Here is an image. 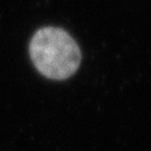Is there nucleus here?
<instances>
[{
  "label": "nucleus",
  "mask_w": 151,
  "mask_h": 151,
  "mask_svg": "<svg viewBox=\"0 0 151 151\" xmlns=\"http://www.w3.org/2000/svg\"><path fill=\"white\" fill-rule=\"evenodd\" d=\"M29 52L36 68L52 80L72 76L81 63V50L76 42L60 28L45 27L37 30Z\"/></svg>",
  "instance_id": "obj_1"
}]
</instances>
